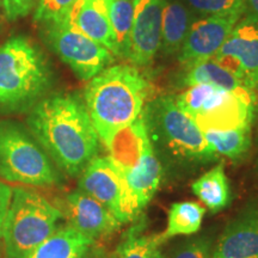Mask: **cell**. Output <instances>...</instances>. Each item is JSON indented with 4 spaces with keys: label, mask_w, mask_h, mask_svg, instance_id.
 Segmentation results:
<instances>
[{
    "label": "cell",
    "mask_w": 258,
    "mask_h": 258,
    "mask_svg": "<svg viewBox=\"0 0 258 258\" xmlns=\"http://www.w3.org/2000/svg\"><path fill=\"white\" fill-rule=\"evenodd\" d=\"M192 24L188 9L179 2H167L161 17V43L164 54L179 53Z\"/></svg>",
    "instance_id": "obj_18"
},
{
    "label": "cell",
    "mask_w": 258,
    "mask_h": 258,
    "mask_svg": "<svg viewBox=\"0 0 258 258\" xmlns=\"http://www.w3.org/2000/svg\"><path fill=\"white\" fill-rule=\"evenodd\" d=\"M240 15H215L192 22L183 46L179 61L186 69L194 64L212 60L240 21Z\"/></svg>",
    "instance_id": "obj_11"
},
{
    "label": "cell",
    "mask_w": 258,
    "mask_h": 258,
    "mask_svg": "<svg viewBox=\"0 0 258 258\" xmlns=\"http://www.w3.org/2000/svg\"><path fill=\"white\" fill-rule=\"evenodd\" d=\"M53 73L35 42L14 36L0 44V111H24L43 98Z\"/></svg>",
    "instance_id": "obj_4"
},
{
    "label": "cell",
    "mask_w": 258,
    "mask_h": 258,
    "mask_svg": "<svg viewBox=\"0 0 258 258\" xmlns=\"http://www.w3.org/2000/svg\"><path fill=\"white\" fill-rule=\"evenodd\" d=\"M213 240L207 235L190 238L177 246L169 258H212Z\"/></svg>",
    "instance_id": "obj_27"
},
{
    "label": "cell",
    "mask_w": 258,
    "mask_h": 258,
    "mask_svg": "<svg viewBox=\"0 0 258 258\" xmlns=\"http://www.w3.org/2000/svg\"><path fill=\"white\" fill-rule=\"evenodd\" d=\"M141 115L153 150L171 165L185 169L218 158L203 132L177 106L173 97H159Z\"/></svg>",
    "instance_id": "obj_3"
},
{
    "label": "cell",
    "mask_w": 258,
    "mask_h": 258,
    "mask_svg": "<svg viewBox=\"0 0 258 258\" xmlns=\"http://www.w3.org/2000/svg\"><path fill=\"white\" fill-rule=\"evenodd\" d=\"M0 257H2V228H0Z\"/></svg>",
    "instance_id": "obj_33"
},
{
    "label": "cell",
    "mask_w": 258,
    "mask_h": 258,
    "mask_svg": "<svg viewBox=\"0 0 258 258\" xmlns=\"http://www.w3.org/2000/svg\"><path fill=\"white\" fill-rule=\"evenodd\" d=\"M212 60L258 92V25L246 17L238 22Z\"/></svg>",
    "instance_id": "obj_10"
},
{
    "label": "cell",
    "mask_w": 258,
    "mask_h": 258,
    "mask_svg": "<svg viewBox=\"0 0 258 258\" xmlns=\"http://www.w3.org/2000/svg\"><path fill=\"white\" fill-rule=\"evenodd\" d=\"M93 238L69 225L54 232L25 258H84Z\"/></svg>",
    "instance_id": "obj_17"
},
{
    "label": "cell",
    "mask_w": 258,
    "mask_h": 258,
    "mask_svg": "<svg viewBox=\"0 0 258 258\" xmlns=\"http://www.w3.org/2000/svg\"><path fill=\"white\" fill-rule=\"evenodd\" d=\"M51 50L82 80H91L114 60V54L80 32L70 21L43 25Z\"/></svg>",
    "instance_id": "obj_8"
},
{
    "label": "cell",
    "mask_w": 258,
    "mask_h": 258,
    "mask_svg": "<svg viewBox=\"0 0 258 258\" xmlns=\"http://www.w3.org/2000/svg\"><path fill=\"white\" fill-rule=\"evenodd\" d=\"M186 3L203 15H244L243 0H186Z\"/></svg>",
    "instance_id": "obj_26"
},
{
    "label": "cell",
    "mask_w": 258,
    "mask_h": 258,
    "mask_svg": "<svg viewBox=\"0 0 258 258\" xmlns=\"http://www.w3.org/2000/svg\"><path fill=\"white\" fill-rule=\"evenodd\" d=\"M27 123L44 152L67 175L82 173L96 157L99 138L79 96L44 97L31 108Z\"/></svg>",
    "instance_id": "obj_1"
},
{
    "label": "cell",
    "mask_w": 258,
    "mask_h": 258,
    "mask_svg": "<svg viewBox=\"0 0 258 258\" xmlns=\"http://www.w3.org/2000/svg\"><path fill=\"white\" fill-rule=\"evenodd\" d=\"M151 92L150 82L132 64L108 67L91 79L85 90V105L106 147L116 134L140 117Z\"/></svg>",
    "instance_id": "obj_2"
},
{
    "label": "cell",
    "mask_w": 258,
    "mask_h": 258,
    "mask_svg": "<svg viewBox=\"0 0 258 258\" xmlns=\"http://www.w3.org/2000/svg\"><path fill=\"white\" fill-rule=\"evenodd\" d=\"M166 0H134V16L127 60L146 67L160 49L161 17Z\"/></svg>",
    "instance_id": "obj_12"
},
{
    "label": "cell",
    "mask_w": 258,
    "mask_h": 258,
    "mask_svg": "<svg viewBox=\"0 0 258 258\" xmlns=\"http://www.w3.org/2000/svg\"><path fill=\"white\" fill-rule=\"evenodd\" d=\"M191 190L213 213H218L227 207L231 201V189L224 164H218L194 180Z\"/></svg>",
    "instance_id": "obj_19"
},
{
    "label": "cell",
    "mask_w": 258,
    "mask_h": 258,
    "mask_svg": "<svg viewBox=\"0 0 258 258\" xmlns=\"http://www.w3.org/2000/svg\"><path fill=\"white\" fill-rule=\"evenodd\" d=\"M175 102L203 133L251 127L257 108V96L252 90L235 93L202 84L189 86Z\"/></svg>",
    "instance_id": "obj_6"
},
{
    "label": "cell",
    "mask_w": 258,
    "mask_h": 258,
    "mask_svg": "<svg viewBox=\"0 0 258 258\" xmlns=\"http://www.w3.org/2000/svg\"><path fill=\"white\" fill-rule=\"evenodd\" d=\"M203 134L215 152L233 160L244 157L251 145V127L230 131H208Z\"/></svg>",
    "instance_id": "obj_23"
},
{
    "label": "cell",
    "mask_w": 258,
    "mask_h": 258,
    "mask_svg": "<svg viewBox=\"0 0 258 258\" xmlns=\"http://www.w3.org/2000/svg\"><path fill=\"white\" fill-rule=\"evenodd\" d=\"M244 15L258 25V0H243Z\"/></svg>",
    "instance_id": "obj_30"
},
{
    "label": "cell",
    "mask_w": 258,
    "mask_h": 258,
    "mask_svg": "<svg viewBox=\"0 0 258 258\" xmlns=\"http://www.w3.org/2000/svg\"><path fill=\"white\" fill-rule=\"evenodd\" d=\"M121 169L135 205L139 212H141L159 188L163 176V166L159 158L154 153L148 135L145 137L141 145L140 156L137 164L133 167L121 166Z\"/></svg>",
    "instance_id": "obj_15"
},
{
    "label": "cell",
    "mask_w": 258,
    "mask_h": 258,
    "mask_svg": "<svg viewBox=\"0 0 258 258\" xmlns=\"http://www.w3.org/2000/svg\"><path fill=\"white\" fill-rule=\"evenodd\" d=\"M159 238L131 234L118 250V258H163Z\"/></svg>",
    "instance_id": "obj_24"
},
{
    "label": "cell",
    "mask_w": 258,
    "mask_h": 258,
    "mask_svg": "<svg viewBox=\"0 0 258 258\" xmlns=\"http://www.w3.org/2000/svg\"><path fill=\"white\" fill-rule=\"evenodd\" d=\"M0 178L31 186L59 182L55 167L30 132L14 120L0 118Z\"/></svg>",
    "instance_id": "obj_7"
},
{
    "label": "cell",
    "mask_w": 258,
    "mask_h": 258,
    "mask_svg": "<svg viewBox=\"0 0 258 258\" xmlns=\"http://www.w3.org/2000/svg\"><path fill=\"white\" fill-rule=\"evenodd\" d=\"M206 208L198 202L183 201L171 206L167 213V225L164 233L158 235L159 240H164L177 235H190L196 233L202 225Z\"/></svg>",
    "instance_id": "obj_21"
},
{
    "label": "cell",
    "mask_w": 258,
    "mask_h": 258,
    "mask_svg": "<svg viewBox=\"0 0 258 258\" xmlns=\"http://www.w3.org/2000/svg\"><path fill=\"white\" fill-rule=\"evenodd\" d=\"M64 203L70 225L93 239L112 233L122 225L104 205L82 190L67 195Z\"/></svg>",
    "instance_id": "obj_14"
},
{
    "label": "cell",
    "mask_w": 258,
    "mask_h": 258,
    "mask_svg": "<svg viewBox=\"0 0 258 258\" xmlns=\"http://www.w3.org/2000/svg\"><path fill=\"white\" fill-rule=\"evenodd\" d=\"M12 191H14V188L0 180V228L3 227V222L5 220L6 213L10 207Z\"/></svg>",
    "instance_id": "obj_29"
},
{
    "label": "cell",
    "mask_w": 258,
    "mask_h": 258,
    "mask_svg": "<svg viewBox=\"0 0 258 258\" xmlns=\"http://www.w3.org/2000/svg\"><path fill=\"white\" fill-rule=\"evenodd\" d=\"M106 5L114 34L116 56L127 59L133 25L134 0H106Z\"/></svg>",
    "instance_id": "obj_22"
},
{
    "label": "cell",
    "mask_w": 258,
    "mask_h": 258,
    "mask_svg": "<svg viewBox=\"0 0 258 258\" xmlns=\"http://www.w3.org/2000/svg\"><path fill=\"white\" fill-rule=\"evenodd\" d=\"M59 208L35 190L16 186L2 227L6 258H25L56 231Z\"/></svg>",
    "instance_id": "obj_5"
},
{
    "label": "cell",
    "mask_w": 258,
    "mask_h": 258,
    "mask_svg": "<svg viewBox=\"0 0 258 258\" xmlns=\"http://www.w3.org/2000/svg\"><path fill=\"white\" fill-rule=\"evenodd\" d=\"M183 84L188 88L202 84V85H209L213 88L235 93L251 90L245 86L237 77L215 62L214 60L203 61V62L196 63L188 69V72L183 79Z\"/></svg>",
    "instance_id": "obj_20"
},
{
    "label": "cell",
    "mask_w": 258,
    "mask_h": 258,
    "mask_svg": "<svg viewBox=\"0 0 258 258\" xmlns=\"http://www.w3.org/2000/svg\"><path fill=\"white\" fill-rule=\"evenodd\" d=\"M212 258H258V203L250 201L225 227Z\"/></svg>",
    "instance_id": "obj_13"
},
{
    "label": "cell",
    "mask_w": 258,
    "mask_h": 258,
    "mask_svg": "<svg viewBox=\"0 0 258 258\" xmlns=\"http://www.w3.org/2000/svg\"><path fill=\"white\" fill-rule=\"evenodd\" d=\"M69 21L80 32L116 55L114 34L109 21L106 0H77Z\"/></svg>",
    "instance_id": "obj_16"
},
{
    "label": "cell",
    "mask_w": 258,
    "mask_h": 258,
    "mask_svg": "<svg viewBox=\"0 0 258 258\" xmlns=\"http://www.w3.org/2000/svg\"><path fill=\"white\" fill-rule=\"evenodd\" d=\"M3 17H5V16H4V10H3V2L0 0V19H3Z\"/></svg>",
    "instance_id": "obj_31"
},
{
    "label": "cell",
    "mask_w": 258,
    "mask_h": 258,
    "mask_svg": "<svg viewBox=\"0 0 258 258\" xmlns=\"http://www.w3.org/2000/svg\"><path fill=\"white\" fill-rule=\"evenodd\" d=\"M80 190L104 205L123 224L139 214L120 164L111 157H95L83 170Z\"/></svg>",
    "instance_id": "obj_9"
},
{
    "label": "cell",
    "mask_w": 258,
    "mask_h": 258,
    "mask_svg": "<svg viewBox=\"0 0 258 258\" xmlns=\"http://www.w3.org/2000/svg\"><path fill=\"white\" fill-rule=\"evenodd\" d=\"M77 0H38L34 21L42 25L69 21Z\"/></svg>",
    "instance_id": "obj_25"
},
{
    "label": "cell",
    "mask_w": 258,
    "mask_h": 258,
    "mask_svg": "<svg viewBox=\"0 0 258 258\" xmlns=\"http://www.w3.org/2000/svg\"><path fill=\"white\" fill-rule=\"evenodd\" d=\"M5 18L10 22L28 16L36 9L38 0H2Z\"/></svg>",
    "instance_id": "obj_28"
},
{
    "label": "cell",
    "mask_w": 258,
    "mask_h": 258,
    "mask_svg": "<svg viewBox=\"0 0 258 258\" xmlns=\"http://www.w3.org/2000/svg\"><path fill=\"white\" fill-rule=\"evenodd\" d=\"M3 29H4V22H3V19H0V34H2Z\"/></svg>",
    "instance_id": "obj_32"
}]
</instances>
